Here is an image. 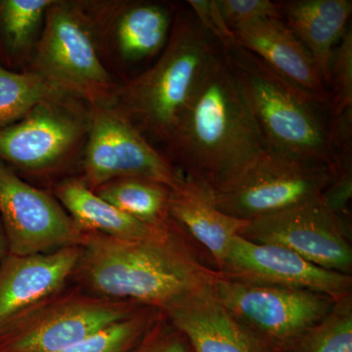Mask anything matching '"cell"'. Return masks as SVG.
Wrapping results in <instances>:
<instances>
[{"mask_svg": "<svg viewBox=\"0 0 352 352\" xmlns=\"http://www.w3.org/2000/svg\"><path fill=\"white\" fill-rule=\"evenodd\" d=\"M73 98L34 72L15 73L0 65V127L22 120L43 102Z\"/></svg>", "mask_w": 352, "mask_h": 352, "instance_id": "cell-22", "label": "cell"}, {"mask_svg": "<svg viewBox=\"0 0 352 352\" xmlns=\"http://www.w3.org/2000/svg\"><path fill=\"white\" fill-rule=\"evenodd\" d=\"M0 221L8 254L32 256L82 247L85 234L59 201L0 163Z\"/></svg>", "mask_w": 352, "mask_h": 352, "instance_id": "cell-11", "label": "cell"}, {"mask_svg": "<svg viewBox=\"0 0 352 352\" xmlns=\"http://www.w3.org/2000/svg\"><path fill=\"white\" fill-rule=\"evenodd\" d=\"M54 195L76 226L87 233L124 240L150 239L170 230L175 221L155 226L146 223L102 200L80 178L59 183Z\"/></svg>", "mask_w": 352, "mask_h": 352, "instance_id": "cell-19", "label": "cell"}, {"mask_svg": "<svg viewBox=\"0 0 352 352\" xmlns=\"http://www.w3.org/2000/svg\"><path fill=\"white\" fill-rule=\"evenodd\" d=\"M161 310L150 307L102 329L61 352H131L156 321Z\"/></svg>", "mask_w": 352, "mask_h": 352, "instance_id": "cell-24", "label": "cell"}, {"mask_svg": "<svg viewBox=\"0 0 352 352\" xmlns=\"http://www.w3.org/2000/svg\"><path fill=\"white\" fill-rule=\"evenodd\" d=\"M336 173L328 164L265 148L212 195L222 212L250 221L321 196Z\"/></svg>", "mask_w": 352, "mask_h": 352, "instance_id": "cell-5", "label": "cell"}, {"mask_svg": "<svg viewBox=\"0 0 352 352\" xmlns=\"http://www.w3.org/2000/svg\"><path fill=\"white\" fill-rule=\"evenodd\" d=\"M223 52L239 78L266 147L336 168L328 106L238 44Z\"/></svg>", "mask_w": 352, "mask_h": 352, "instance_id": "cell-4", "label": "cell"}, {"mask_svg": "<svg viewBox=\"0 0 352 352\" xmlns=\"http://www.w3.org/2000/svg\"><path fill=\"white\" fill-rule=\"evenodd\" d=\"M72 98L38 104L22 120L0 127V163L29 173H43L63 164L87 136L90 112Z\"/></svg>", "mask_w": 352, "mask_h": 352, "instance_id": "cell-12", "label": "cell"}, {"mask_svg": "<svg viewBox=\"0 0 352 352\" xmlns=\"http://www.w3.org/2000/svg\"><path fill=\"white\" fill-rule=\"evenodd\" d=\"M177 224L150 239L85 234L74 276L91 295L164 311L214 281L217 271Z\"/></svg>", "mask_w": 352, "mask_h": 352, "instance_id": "cell-1", "label": "cell"}, {"mask_svg": "<svg viewBox=\"0 0 352 352\" xmlns=\"http://www.w3.org/2000/svg\"><path fill=\"white\" fill-rule=\"evenodd\" d=\"M54 0L0 1V29L9 51L22 52L31 46Z\"/></svg>", "mask_w": 352, "mask_h": 352, "instance_id": "cell-25", "label": "cell"}, {"mask_svg": "<svg viewBox=\"0 0 352 352\" xmlns=\"http://www.w3.org/2000/svg\"><path fill=\"white\" fill-rule=\"evenodd\" d=\"M170 187L145 178L124 177L101 185L94 193L102 200L146 223L161 226L170 221Z\"/></svg>", "mask_w": 352, "mask_h": 352, "instance_id": "cell-21", "label": "cell"}, {"mask_svg": "<svg viewBox=\"0 0 352 352\" xmlns=\"http://www.w3.org/2000/svg\"><path fill=\"white\" fill-rule=\"evenodd\" d=\"M227 25L232 31L240 25L265 18H281L278 1L270 0H217Z\"/></svg>", "mask_w": 352, "mask_h": 352, "instance_id": "cell-28", "label": "cell"}, {"mask_svg": "<svg viewBox=\"0 0 352 352\" xmlns=\"http://www.w3.org/2000/svg\"><path fill=\"white\" fill-rule=\"evenodd\" d=\"M183 176L217 189L265 149L239 78L221 47L208 62L166 141Z\"/></svg>", "mask_w": 352, "mask_h": 352, "instance_id": "cell-2", "label": "cell"}, {"mask_svg": "<svg viewBox=\"0 0 352 352\" xmlns=\"http://www.w3.org/2000/svg\"><path fill=\"white\" fill-rule=\"evenodd\" d=\"M144 307L63 289L9 322L0 331V352H61Z\"/></svg>", "mask_w": 352, "mask_h": 352, "instance_id": "cell-7", "label": "cell"}, {"mask_svg": "<svg viewBox=\"0 0 352 352\" xmlns=\"http://www.w3.org/2000/svg\"><path fill=\"white\" fill-rule=\"evenodd\" d=\"M284 352H352V296L336 300L324 318Z\"/></svg>", "mask_w": 352, "mask_h": 352, "instance_id": "cell-23", "label": "cell"}, {"mask_svg": "<svg viewBox=\"0 0 352 352\" xmlns=\"http://www.w3.org/2000/svg\"><path fill=\"white\" fill-rule=\"evenodd\" d=\"M186 3L203 29L219 44L222 50L237 45L234 32L224 21L217 0H189Z\"/></svg>", "mask_w": 352, "mask_h": 352, "instance_id": "cell-29", "label": "cell"}, {"mask_svg": "<svg viewBox=\"0 0 352 352\" xmlns=\"http://www.w3.org/2000/svg\"><path fill=\"white\" fill-rule=\"evenodd\" d=\"M170 219L214 261L215 270L223 265L229 245L247 226V220L224 214L214 205L207 185L182 176L170 189Z\"/></svg>", "mask_w": 352, "mask_h": 352, "instance_id": "cell-17", "label": "cell"}, {"mask_svg": "<svg viewBox=\"0 0 352 352\" xmlns=\"http://www.w3.org/2000/svg\"><path fill=\"white\" fill-rule=\"evenodd\" d=\"M219 47L189 7L175 11L170 38L159 59L118 87L110 104L143 135L166 142Z\"/></svg>", "mask_w": 352, "mask_h": 352, "instance_id": "cell-3", "label": "cell"}, {"mask_svg": "<svg viewBox=\"0 0 352 352\" xmlns=\"http://www.w3.org/2000/svg\"><path fill=\"white\" fill-rule=\"evenodd\" d=\"M7 254H8V250H7L6 238L1 224H0V263L2 259L6 258Z\"/></svg>", "mask_w": 352, "mask_h": 352, "instance_id": "cell-30", "label": "cell"}, {"mask_svg": "<svg viewBox=\"0 0 352 352\" xmlns=\"http://www.w3.org/2000/svg\"><path fill=\"white\" fill-rule=\"evenodd\" d=\"M113 43L126 65L146 61L162 53L168 43L175 13L166 4L132 2L116 10Z\"/></svg>", "mask_w": 352, "mask_h": 352, "instance_id": "cell-20", "label": "cell"}, {"mask_svg": "<svg viewBox=\"0 0 352 352\" xmlns=\"http://www.w3.org/2000/svg\"><path fill=\"white\" fill-rule=\"evenodd\" d=\"M91 21L76 4L54 1L44 18L34 73L73 98L110 104L120 85L102 63Z\"/></svg>", "mask_w": 352, "mask_h": 352, "instance_id": "cell-6", "label": "cell"}, {"mask_svg": "<svg viewBox=\"0 0 352 352\" xmlns=\"http://www.w3.org/2000/svg\"><path fill=\"white\" fill-rule=\"evenodd\" d=\"M217 272L241 283L307 289L335 300L351 295V275L315 265L286 248L258 244L239 235L234 237Z\"/></svg>", "mask_w": 352, "mask_h": 352, "instance_id": "cell-13", "label": "cell"}, {"mask_svg": "<svg viewBox=\"0 0 352 352\" xmlns=\"http://www.w3.org/2000/svg\"><path fill=\"white\" fill-rule=\"evenodd\" d=\"M328 94L331 117L352 109V32L349 29L338 44L331 60Z\"/></svg>", "mask_w": 352, "mask_h": 352, "instance_id": "cell-26", "label": "cell"}, {"mask_svg": "<svg viewBox=\"0 0 352 352\" xmlns=\"http://www.w3.org/2000/svg\"><path fill=\"white\" fill-rule=\"evenodd\" d=\"M238 45L330 109L327 88L314 58L281 18H265L234 30Z\"/></svg>", "mask_w": 352, "mask_h": 352, "instance_id": "cell-16", "label": "cell"}, {"mask_svg": "<svg viewBox=\"0 0 352 352\" xmlns=\"http://www.w3.org/2000/svg\"><path fill=\"white\" fill-rule=\"evenodd\" d=\"M239 236L286 248L315 265L351 275V224L333 212L322 195L250 220Z\"/></svg>", "mask_w": 352, "mask_h": 352, "instance_id": "cell-10", "label": "cell"}, {"mask_svg": "<svg viewBox=\"0 0 352 352\" xmlns=\"http://www.w3.org/2000/svg\"><path fill=\"white\" fill-rule=\"evenodd\" d=\"M278 3L282 19L314 58L327 88L333 51L349 30L351 0H289Z\"/></svg>", "mask_w": 352, "mask_h": 352, "instance_id": "cell-18", "label": "cell"}, {"mask_svg": "<svg viewBox=\"0 0 352 352\" xmlns=\"http://www.w3.org/2000/svg\"><path fill=\"white\" fill-rule=\"evenodd\" d=\"M80 254L78 245L32 256L7 254L0 263V331L28 308L63 291Z\"/></svg>", "mask_w": 352, "mask_h": 352, "instance_id": "cell-14", "label": "cell"}, {"mask_svg": "<svg viewBox=\"0 0 352 352\" xmlns=\"http://www.w3.org/2000/svg\"><path fill=\"white\" fill-rule=\"evenodd\" d=\"M219 302L270 352H284L328 314L336 300L307 289L241 283L217 272Z\"/></svg>", "mask_w": 352, "mask_h": 352, "instance_id": "cell-8", "label": "cell"}, {"mask_svg": "<svg viewBox=\"0 0 352 352\" xmlns=\"http://www.w3.org/2000/svg\"><path fill=\"white\" fill-rule=\"evenodd\" d=\"M80 179L94 191L111 180L138 177L173 188L182 175L110 104L91 106Z\"/></svg>", "mask_w": 352, "mask_h": 352, "instance_id": "cell-9", "label": "cell"}, {"mask_svg": "<svg viewBox=\"0 0 352 352\" xmlns=\"http://www.w3.org/2000/svg\"><path fill=\"white\" fill-rule=\"evenodd\" d=\"M212 283L163 311L193 351L270 352L219 302Z\"/></svg>", "mask_w": 352, "mask_h": 352, "instance_id": "cell-15", "label": "cell"}, {"mask_svg": "<svg viewBox=\"0 0 352 352\" xmlns=\"http://www.w3.org/2000/svg\"><path fill=\"white\" fill-rule=\"evenodd\" d=\"M131 352H194L188 340L163 311Z\"/></svg>", "mask_w": 352, "mask_h": 352, "instance_id": "cell-27", "label": "cell"}]
</instances>
